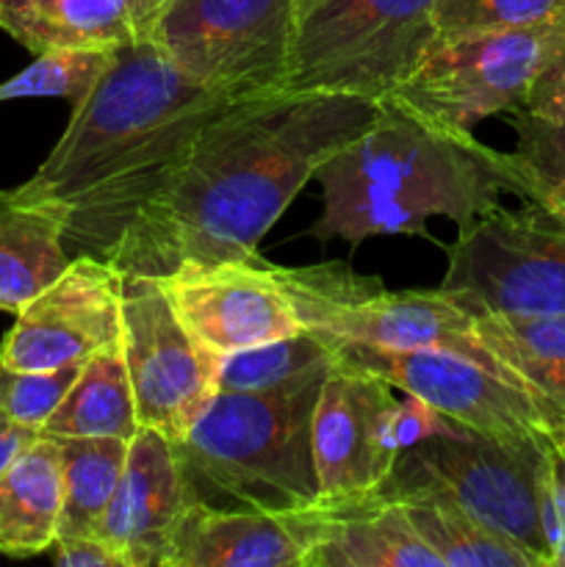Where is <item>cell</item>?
<instances>
[{
	"label": "cell",
	"instance_id": "ba28073f",
	"mask_svg": "<svg viewBox=\"0 0 565 567\" xmlns=\"http://www.w3.org/2000/svg\"><path fill=\"white\" fill-rule=\"evenodd\" d=\"M563 39L565 6L524 28L435 39L386 103L443 131L474 133L485 116L524 109L532 83Z\"/></svg>",
	"mask_w": 565,
	"mask_h": 567
},
{
	"label": "cell",
	"instance_id": "44dd1931",
	"mask_svg": "<svg viewBox=\"0 0 565 567\" xmlns=\"http://www.w3.org/2000/svg\"><path fill=\"white\" fill-rule=\"evenodd\" d=\"M64 227L20 188L0 192V310L20 313L70 266Z\"/></svg>",
	"mask_w": 565,
	"mask_h": 567
},
{
	"label": "cell",
	"instance_id": "83f0119b",
	"mask_svg": "<svg viewBox=\"0 0 565 567\" xmlns=\"http://www.w3.org/2000/svg\"><path fill=\"white\" fill-rule=\"evenodd\" d=\"M116 50L70 48L39 53L31 66L0 83V103L25 97H61L72 105L83 103L114 64Z\"/></svg>",
	"mask_w": 565,
	"mask_h": 567
},
{
	"label": "cell",
	"instance_id": "4fadbf2b",
	"mask_svg": "<svg viewBox=\"0 0 565 567\" xmlns=\"http://www.w3.org/2000/svg\"><path fill=\"white\" fill-rule=\"evenodd\" d=\"M125 275L111 260L78 252L64 271L17 313L0 343V365L50 371L78 365L122 338Z\"/></svg>",
	"mask_w": 565,
	"mask_h": 567
},
{
	"label": "cell",
	"instance_id": "7402d4cb",
	"mask_svg": "<svg viewBox=\"0 0 565 567\" xmlns=\"http://www.w3.org/2000/svg\"><path fill=\"white\" fill-rule=\"evenodd\" d=\"M142 430L133 399L131 377H127L125 352L120 341L97 349L83 360L81 374L72 382L70 393L59 404L42 435L50 437H125Z\"/></svg>",
	"mask_w": 565,
	"mask_h": 567
},
{
	"label": "cell",
	"instance_id": "30bf717a",
	"mask_svg": "<svg viewBox=\"0 0 565 567\" xmlns=\"http://www.w3.org/2000/svg\"><path fill=\"white\" fill-rule=\"evenodd\" d=\"M441 291L474 313L565 316V221L499 205L446 249Z\"/></svg>",
	"mask_w": 565,
	"mask_h": 567
},
{
	"label": "cell",
	"instance_id": "836d02e7",
	"mask_svg": "<svg viewBox=\"0 0 565 567\" xmlns=\"http://www.w3.org/2000/svg\"><path fill=\"white\" fill-rule=\"evenodd\" d=\"M53 563L61 567H125L100 537H72L50 546Z\"/></svg>",
	"mask_w": 565,
	"mask_h": 567
},
{
	"label": "cell",
	"instance_id": "d6986e66",
	"mask_svg": "<svg viewBox=\"0 0 565 567\" xmlns=\"http://www.w3.org/2000/svg\"><path fill=\"white\" fill-rule=\"evenodd\" d=\"M164 0H0V28L33 55L150 39Z\"/></svg>",
	"mask_w": 565,
	"mask_h": 567
},
{
	"label": "cell",
	"instance_id": "4dcf8cb0",
	"mask_svg": "<svg viewBox=\"0 0 565 567\" xmlns=\"http://www.w3.org/2000/svg\"><path fill=\"white\" fill-rule=\"evenodd\" d=\"M452 430H458V424L443 419L435 408H430V404L419 396H408L404 402H399L391 421L393 443H397L399 454H402L404 449L415 446V443L427 441V437L443 435V432Z\"/></svg>",
	"mask_w": 565,
	"mask_h": 567
},
{
	"label": "cell",
	"instance_id": "5b68a950",
	"mask_svg": "<svg viewBox=\"0 0 565 567\" xmlns=\"http://www.w3.org/2000/svg\"><path fill=\"white\" fill-rule=\"evenodd\" d=\"M271 271L286 288L302 330L316 332L325 341L380 349H441L474 360L482 369L530 391L482 338L476 316L441 288L386 291L377 277H360L343 264L299 269L271 266Z\"/></svg>",
	"mask_w": 565,
	"mask_h": 567
},
{
	"label": "cell",
	"instance_id": "52a82bcc",
	"mask_svg": "<svg viewBox=\"0 0 565 567\" xmlns=\"http://www.w3.org/2000/svg\"><path fill=\"white\" fill-rule=\"evenodd\" d=\"M435 39V0H305L282 92L386 100Z\"/></svg>",
	"mask_w": 565,
	"mask_h": 567
},
{
	"label": "cell",
	"instance_id": "f546056e",
	"mask_svg": "<svg viewBox=\"0 0 565 567\" xmlns=\"http://www.w3.org/2000/svg\"><path fill=\"white\" fill-rule=\"evenodd\" d=\"M81 365L50 371H14L0 365V410L17 424L42 432L81 374Z\"/></svg>",
	"mask_w": 565,
	"mask_h": 567
},
{
	"label": "cell",
	"instance_id": "6da1fadb",
	"mask_svg": "<svg viewBox=\"0 0 565 567\" xmlns=\"http://www.w3.org/2000/svg\"><path fill=\"white\" fill-rule=\"evenodd\" d=\"M377 111L380 100L332 92L238 97L203 127L105 260L144 277L183 264H258L266 233Z\"/></svg>",
	"mask_w": 565,
	"mask_h": 567
},
{
	"label": "cell",
	"instance_id": "d590c367",
	"mask_svg": "<svg viewBox=\"0 0 565 567\" xmlns=\"http://www.w3.org/2000/svg\"><path fill=\"white\" fill-rule=\"evenodd\" d=\"M548 463H552V474H554V480H557L559 491L565 493V441H559L557 446L552 449V454H548Z\"/></svg>",
	"mask_w": 565,
	"mask_h": 567
},
{
	"label": "cell",
	"instance_id": "5bb4252c",
	"mask_svg": "<svg viewBox=\"0 0 565 567\" xmlns=\"http://www.w3.org/2000/svg\"><path fill=\"white\" fill-rule=\"evenodd\" d=\"M397 404L386 380L352 365H332L316 396L310 426L319 498L338 502L380 493L399 457L391 432Z\"/></svg>",
	"mask_w": 565,
	"mask_h": 567
},
{
	"label": "cell",
	"instance_id": "cb8c5ba5",
	"mask_svg": "<svg viewBox=\"0 0 565 567\" xmlns=\"http://www.w3.org/2000/svg\"><path fill=\"white\" fill-rule=\"evenodd\" d=\"M55 441L61 446V476H64L55 540L100 537V526L125 471L131 441L125 437H55Z\"/></svg>",
	"mask_w": 565,
	"mask_h": 567
},
{
	"label": "cell",
	"instance_id": "277c9868",
	"mask_svg": "<svg viewBox=\"0 0 565 567\" xmlns=\"http://www.w3.org/2000/svg\"><path fill=\"white\" fill-rule=\"evenodd\" d=\"M319 388L216 393L188 435L172 443L194 502L260 513H294L319 502L310 441Z\"/></svg>",
	"mask_w": 565,
	"mask_h": 567
},
{
	"label": "cell",
	"instance_id": "2e32d148",
	"mask_svg": "<svg viewBox=\"0 0 565 567\" xmlns=\"http://www.w3.org/2000/svg\"><path fill=\"white\" fill-rule=\"evenodd\" d=\"M192 502L172 441L142 426L127 449L100 540L125 567H166L175 526Z\"/></svg>",
	"mask_w": 565,
	"mask_h": 567
},
{
	"label": "cell",
	"instance_id": "ffe728a7",
	"mask_svg": "<svg viewBox=\"0 0 565 567\" xmlns=\"http://www.w3.org/2000/svg\"><path fill=\"white\" fill-rule=\"evenodd\" d=\"M61 446L55 437L39 435L0 474V554L37 557L50 551L59 537Z\"/></svg>",
	"mask_w": 565,
	"mask_h": 567
},
{
	"label": "cell",
	"instance_id": "484cf974",
	"mask_svg": "<svg viewBox=\"0 0 565 567\" xmlns=\"http://www.w3.org/2000/svg\"><path fill=\"white\" fill-rule=\"evenodd\" d=\"M402 507L443 567H543L535 554L524 551L452 504L415 498L402 502Z\"/></svg>",
	"mask_w": 565,
	"mask_h": 567
},
{
	"label": "cell",
	"instance_id": "8992f818",
	"mask_svg": "<svg viewBox=\"0 0 565 567\" xmlns=\"http://www.w3.org/2000/svg\"><path fill=\"white\" fill-rule=\"evenodd\" d=\"M554 446L496 441L458 426L404 449L380 493L393 502L452 504L548 567L541 502Z\"/></svg>",
	"mask_w": 565,
	"mask_h": 567
},
{
	"label": "cell",
	"instance_id": "d6a6232c",
	"mask_svg": "<svg viewBox=\"0 0 565 567\" xmlns=\"http://www.w3.org/2000/svg\"><path fill=\"white\" fill-rule=\"evenodd\" d=\"M552 454V452H548ZM543 535L548 546V567H565V493L559 491L552 474V463H546L543 476Z\"/></svg>",
	"mask_w": 565,
	"mask_h": 567
},
{
	"label": "cell",
	"instance_id": "4316f807",
	"mask_svg": "<svg viewBox=\"0 0 565 567\" xmlns=\"http://www.w3.org/2000/svg\"><path fill=\"white\" fill-rule=\"evenodd\" d=\"M515 150L507 153L518 197L565 221V114H510Z\"/></svg>",
	"mask_w": 565,
	"mask_h": 567
},
{
	"label": "cell",
	"instance_id": "8fae6325",
	"mask_svg": "<svg viewBox=\"0 0 565 567\" xmlns=\"http://www.w3.org/2000/svg\"><path fill=\"white\" fill-rule=\"evenodd\" d=\"M122 352L138 424L183 441L216 396L222 358L177 316L161 277L125 275Z\"/></svg>",
	"mask_w": 565,
	"mask_h": 567
},
{
	"label": "cell",
	"instance_id": "1f68e13d",
	"mask_svg": "<svg viewBox=\"0 0 565 567\" xmlns=\"http://www.w3.org/2000/svg\"><path fill=\"white\" fill-rule=\"evenodd\" d=\"M521 111H532V114L543 116L565 114V39L557 48V53L541 70V75L535 78Z\"/></svg>",
	"mask_w": 565,
	"mask_h": 567
},
{
	"label": "cell",
	"instance_id": "7c38bea8",
	"mask_svg": "<svg viewBox=\"0 0 565 567\" xmlns=\"http://www.w3.org/2000/svg\"><path fill=\"white\" fill-rule=\"evenodd\" d=\"M338 363L386 380L404 396L424 399L443 419L476 435L510 443L565 441L548 410L524 388L482 369L474 360L441 349H380L366 343H336Z\"/></svg>",
	"mask_w": 565,
	"mask_h": 567
},
{
	"label": "cell",
	"instance_id": "e0dca14e",
	"mask_svg": "<svg viewBox=\"0 0 565 567\" xmlns=\"http://www.w3.org/2000/svg\"><path fill=\"white\" fill-rule=\"evenodd\" d=\"M302 567H443L410 524L402 502L371 493L358 498H319L294 509Z\"/></svg>",
	"mask_w": 565,
	"mask_h": 567
},
{
	"label": "cell",
	"instance_id": "7a4b0ae2",
	"mask_svg": "<svg viewBox=\"0 0 565 567\" xmlns=\"http://www.w3.org/2000/svg\"><path fill=\"white\" fill-rule=\"evenodd\" d=\"M236 100L188 78L153 39L125 44L94 92L72 105L48 158L17 188L53 210L78 252L109 258L203 127Z\"/></svg>",
	"mask_w": 565,
	"mask_h": 567
},
{
	"label": "cell",
	"instance_id": "3957f363",
	"mask_svg": "<svg viewBox=\"0 0 565 567\" xmlns=\"http://www.w3.org/2000/svg\"><path fill=\"white\" fill-rule=\"evenodd\" d=\"M314 181L321 186V216L308 236L321 244L343 238L349 247L371 236L432 238V216L463 233L496 210L502 194H518L507 153L386 100L369 127L327 158Z\"/></svg>",
	"mask_w": 565,
	"mask_h": 567
},
{
	"label": "cell",
	"instance_id": "f1b7e54d",
	"mask_svg": "<svg viewBox=\"0 0 565 567\" xmlns=\"http://www.w3.org/2000/svg\"><path fill=\"white\" fill-rule=\"evenodd\" d=\"M563 6L565 0H435V31L438 39L507 31L546 20Z\"/></svg>",
	"mask_w": 565,
	"mask_h": 567
},
{
	"label": "cell",
	"instance_id": "603a6c76",
	"mask_svg": "<svg viewBox=\"0 0 565 567\" xmlns=\"http://www.w3.org/2000/svg\"><path fill=\"white\" fill-rule=\"evenodd\" d=\"M474 316L499 360L521 377L565 432V316Z\"/></svg>",
	"mask_w": 565,
	"mask_h": 567
},
{
	"label": "cell",
	"instance_id": "9c48e42d",
	"mask_svg": "<svg viewBox=\"0 0 565 567\" xmlns=\"http://www.w3.org/2000/svg\"><path fill=\"white\" fill-rule=\"evenodd\" d=\"M305 0H164L150 39L230 97L282 92Z\"/></svg>",
	"mask_w": 565,
	"mask_h": 567
},
{
	"label": "cell",
	"instance_id": "e575fe53",
	"mask_svg": "<svg viewBox=\"0 0 565 567\" xmlns=\"http://www.w3.org/2000/svg\"><path fill=\"white\" fill-rule=\"evenodd\" d=\"M39 435H42V432L17 424L14 419H9V415L0 410V474H3V471L14 463L17 454H20L28 443L37 441Z\"/></svg>",
	"mask_w": 565,
	"mask_h": 567
},
{
	"label": "cell",
	"instance_id": "d4e9b609",
	"mask_svg": "<svg viewBox=\"0 0 565 567\" xmlns=\"http://www.w3.org/2000/svg\"><path fill=\"white\" fill-rule=\"evenodd\" d=\"M336 363V349L316 332L302 330L264 347L225 354L216 393H291L325 382Z\"/></svg>",
	"mask_w": 565,
	"mask_h": 567
},
{
	"label": "cell",
	"instance_id": "9a60e30c",
	"mask_svg": "<svg viewBox=\"0 0 565 567\" xmlns=\"http://www.w3.org/2000/svg\"><path fill=\"white\" fill-rule=\"evenodd\" d=\"M161 282L188 330L219 358L302 332L286 288L264 258L183 264Z\"/></svg>",
	"mask_w": 565,
	"mask_h": 567
},
{
	"label": "cell",
	"instance_id": "ac0fdd59",
	"mask_svg": "<svg viewBox=\"0 0 565 567\" xmlns=\"http://www.w3.org/2000/svg\"><path fill=\"white\" fill-rule=\"evenodd\" d=\"M302 559L294 513L192 502L175 526L166 567H302Z\"/></svg>",
	"mask_w": 565,
	"mask_h": 567
}]
</instances>
